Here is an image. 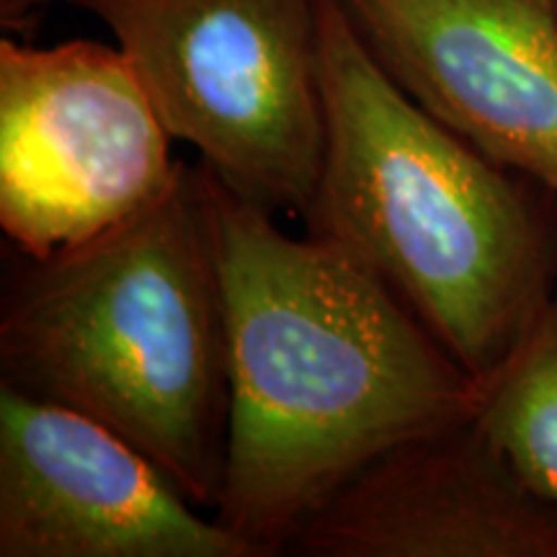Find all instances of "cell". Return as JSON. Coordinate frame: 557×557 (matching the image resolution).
I'll list each match as a JSON object with an SVG mask.
<instances>
[{"mask_svg": "<svg viewBox=\"0 0 557 557\" xmlns=\"http://www.w3.org/2000/svg\"><path fill=\"white\" fill-rule=\"evenodd\" d=\"M201 171L230 382L214 517L253 557L287 555L369 462L472 416L475 380L380 278L331 243L284 233L274 212Z\"/></svg>", "mask_w": 557, "mask_h": 557, "instance_id": "6da1fadb", "label": "cell"}, {"mask_svg": "<svg viewBox=\"0 0 557 557\" xmlns=\"http://www.w3.org/2000/svg\"><path fill=\"white\" fill-rule=\"evenodd\" d=\"M323 169L305 225L400 299L480 382L557 292L553 194L493 163L380 65L320 0Z\"/></svg>", "mask_w": 557, "mask_h": 557, "instance_id": "7a4b0ae2", "label": "cell"}, {"mask_svg": "<svg viewBox=\"0 0 557 557\" xmlns=\"http://www.w3.org/2000/svg\"><path fill=\"white\" fill-rule=\"evenodd\" d=\"M0 385L94 418L214 511L227 457L225 299L201 165L47 259L0 308Z\"/></svg>", "mask_w": 557, "mask_h": 557, "instance_id": "3957f363", "label": "cell"}, {"mask_svg": "<svg viewBox=\"0 0 557 557\" xmlns=\"http://www.w3.org/2000/svg\"><path fill=\"white\" fill-rule=\"evenodd\" d=\"M176 143L227 189L305 218L323 169L320 0H88Z\"/></svg>", "mask_w": 557, "mask_h": 557, "instance_id": "277c9868", "label": "cell"}, {"mask_svg": "<svg viewBox=\"0 0 557 557\" xmlns=\"http://www.w3.org/2000/svg\"><path fill=\"white\" fill-rule=\"evenodd\" d=\"M116 45L0 39V227L21 256L81 246L156 201L184 160Z\"/></svg>", "mask_w": 557, "mask_h": 557, "instance_id": "5b68a950", "label": "cell"}, {"mask_svg": "<svg viewBox=\"0 0 557 557\" xmlns=\"http://www.w3.org/2000/svg\"><path fill=\"white\" fill-rule=\"evenodd\" d=\"M135 444L0 385V557H253Z\"/></svg>", "mask_w": 557, "mask_h": 557, "instance_id": "8992f818", "label": "cell"}, {"mask_svg": "<svg viewBox=\"0 0 557 557\" xmlns=\"http://www.w3.org/2000/svg\"><path fill=\"white\" fill-rule=\"evenodd\" d=\"M387 75L557 197V0H341Z\"/></svg>", "mask_w": 557, "mask_h": 557, "instance_id": "52a82bcc", "label": "cell"}, {"mask_svg": "<svg viewBox=\"0 0 557 557\" xmlns=\"http://www.w3.org/2000/svg\"><path fill=\"white\" fill-rule=\"evenodd\" d=\"M299 557H557V511L472 416L416 434L297 529Z\"/></svg>", "mask_w": 557, "mask_h": 557, "instance_id": "ba28073f", "label": "cell"}, {"mask_svg": "<svg viewBox=\"0 0 557 557\" xmlns=\"http://www.w3.org/2000/svg\"><path fill=\"white\" fill-rule=\"evenodd\" d=\"M472 418L557 511V292L513 351L475 382Z\"/></svg>", "mask_w": 557, "mask_h": 557, "instance_id": "9c48e42d", "label": "cell"}, {"mask_svg": "<svg viewBox=\"0 0 557 557\" xmlns=\"http://www.w3.org/2000/svg\"><path fill=\"white\" fill-rule=\"evenodd\" d=\"M58 3H73L83 9L88 0H0V26L3 32H18Z\"/></svg>", "mask_w": 557, "mask_h": 557, "instance_id": "30bf717a", "label": "cell"}]
</instances>
